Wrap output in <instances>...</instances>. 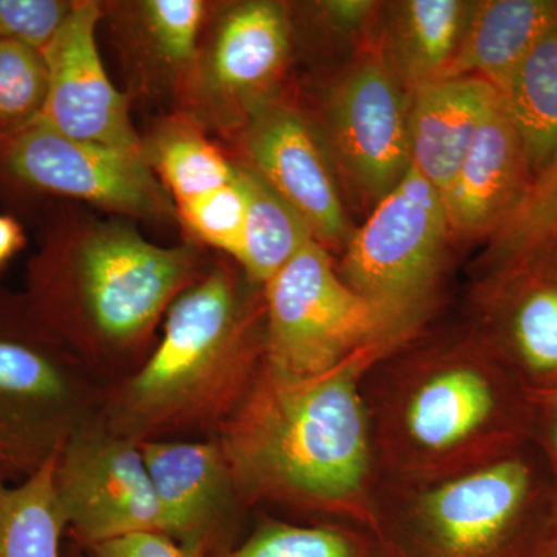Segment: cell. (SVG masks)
I'll use <instances>...</instances> for the list:
<instances>
[{"instance_id":"cell-24","label":"cell","mask_w":557,"mask_h":557,"mask_svg":"<svg viewBox=\"0 0 557 557\" xmlns=\"http://www.w3.org/2000/svg\"><path fill=\"white\" fill-rule=\"evenodd\" d=\"M219 557H384L362 528L339 522L302 523L263 518L239 545Z\"/></svg>"},{"instance_id":"cell-6","label":"cell","mask_w":557,"mask_h":557,"mask_svg":"<svg viewBox=\"0 0 557 557\" xmlns=\"http://www.w3.org/2000/svg\"><path fill=\"white\" fill-rule=\"evenodd\" d=\"M449 236L442 194L410 168L348 239L339 274L397 338H413L437 295Z\"/></svg>"},{"instance_id":"cell-9","label":"cell","mask_w":557,"mask_h":557,"mask_svg":"<svg viewBox=\"0 0 557 557\" xmlns=\"http://www.w3.org/2000/svg\"><path fill=\"white\" fill-rule=\"evenodd\" d=\"M27 304H0V438L32 471L79 423L81 392L69 362Z\"/></svg>"},{"instance_id":"cell-30","label":"cell","mask_w":557,"mask_h":557,"mask_svg":"<svg viewBox=\"0 0 557 557\" xmlns=\"http://www.w3.org/2000/svg\"><path fill=\"white\" fill-rule=\"evenodd\" d=\"M72 3L60 0H0V39L42 51L67 16Z\"/></svg>"},{"instance_id":"cell-21","label":"cell","mask_w":557,"mask_h":557,"mask_svg":"<svg viewBox=\"0 0 557 557\" xmlns=\"http://www.w3.org/2000/svg\"><path fill=\"white\" fill-rule=\"evenodd\" d=\"M58 454L17 485L0 474V557H62L67 520L54 485Z\"/></svg>"},{"instance_id":"cell-23","label":"cell","mask_w":557,"mask_h":557,"mask_svg":"<svg viewBox=\"0 0 557 557\" xmlns=\"http://www.w3.org/2000/svg\"><path fill=\"white\" fill-rule=\"evenodd\" d=\"M248 190V211L236 259L252 281L265 285L314 240L307 223L255 172L242 170Z\"/></svg>"},{"instance_id":"cell-11","label":"cell","mask_w":557,"mask_h":557,"mask_svg":"<svg viewBox=\"0 0 557 557\" xmlns=\"http://www.w3.org/2000/svg\"><path fill=\"white\" fill-rule=\"evenodd\" d=\"M0 161L11 177L42 193L135 218L160 219L171 212L143 153L64 137L36 121L0 143Z\"/></svg>"},{"instance_id":"cell-22","label":"cell","mask_w":557,"mask_h":557,"mask_svg":"<svg viewBox=\"0 0 557 557\" xmlns=\"http://www.w3.org/2000/svg\"><path fill=\"white\" fill-rule=\"evenodd\" d=\"M498 95L523 139L534 178L557 156V25Z\"/></svg>"},{"instance_id":"cell-37","label":"cell","mask_w":557,"mask_h":557,"mask_svg":"<svg viewBox=\"0 0 557 557\" xmlns=\"http://www.w3.org/2000/svg\"><path fill=\"white\" fill-rule=\"evenodd\" d=\"M541 557H557V548L553 547V545H548L547 552Z\"/></svg>"},{"instance_id":"cell-5","label":"cell","mask_w":557,"mask_h":557,"mask_svg":"<svg viewBox=\"0 0 557 557\" xmlns=\"http://www.w3.org/2000/svg\"><path fill=\"white\" fill-rule=\"evenodd\" d=\"M193 252L160 248L124 228L91 233L70 255L44 252L28 306L54 336L90 330L98 343L132 347L193 273Z\"/></svg>"},{"instance_id":"cell-17","label":"cell","mask_w":557,"mask_h":557,"mask_svg":"<svg viewBox=\"0 0 557 557\" xmlns=\"http://www.w3.org/2000/svg\"><path fill=\"white\" fill-rule=\"evenodd\" d=\"M288 51L284 9L262 0L242 3L220 24L205 69V87L219 104L249 119L269 102L267 91L281 76Z\"/></svg>"},{"instance_id":"cell-15","label":"cell","mask_w":557,"mask_h":557,"mask_svg":"<svg viewBox=\"0 0 557 557\" xmlns=\"http://www.w3.org/2000/svg\"><path fill=\"white\" fill-rule=\"evenodd\" d=\"M159 500L163 536L190 557L228 552V534L240 500L219 443H139Z\"/></svg>"},{"instance_id":"cell-18","label":"cell","mask_w":557,"mask_h":557,"mask_svg":"<svg viewBox=\"0 0 557 557\" xmlns=\"http://www.w3.org/2000/svg\"><path fill=\"white\" fill-rule=\"evenodd\" d=\"M498 91L480 78L435 81L410 91V168L448 190Z\"/></svg>"},{"instance_id":"cell-32","label":"cell","mask_w":557,"mask_h":557,"mask_svg":"<svg viewBox=\"0 0 557 557\" xmlns=\"http://www.w3.org/2000/svg\"><path fill=\"white\" fill-rule=\"evenodd\" d=\"M537 408L536 424H534V442L547 460L549 474L553 480L555 509H553L552 544L557 547V412L556 410Z\"/></svg>"},{"instance_id":"cell-8","label":"cell","mask_w":557,"mask_h":557,"mask_svg":"<svg viewBox=\"0 0 557 557\" xmlns=\"http://www.w3.org/2000/svg\"><path fill=\"white\" fill-rule=\"evenodd\" d=\"M54 485L79 548L132 534H163L141 449L104 424L79 423L70 432L58 454Z\"/></svg>"},{"instance_id":"cell-7","label":"cell","mask_w":557,"mask_h":557,"mask_svg":"<svg viewBox=\"0 0 557 557\" xmlns=\"http://www.w3.org/2000/svg\"><path fill=\"white\" fill-rule=\"evenodd\" d=\"M263 359L296 376L318 375L369 344L397 339L375 304L359 295L311 240L263 285Z\"/></svg>"},{"instance_id":"cell-20","label":"cell","mask_w":557,"mask_h":557,"mask_svg":"<svg viewBox=\"0 0 557 557\" xmlns=\"http://www.w3.org/2000/svg\"><path fill=\"white\" fill-rule=\"evenodd\" d=\"M472 2L408 0L395 7L388 61L409 94L442 78L467 27Z\"/></svg>"},{"instance_id":"cell-16","label":"cell","mask_w":557,"mask_h":557,"mask_svg":"<svg viewBox=\"0 0 557 557\" xmlns=\"http://www.w3.org/2000/svg\"><path fill=\"white\" fill-rule=\"evenodd\" d=\"M533 182L525 145L500 95L443 194L450 234L490 239L525 199Z\"/></svg>"},{"instance_id":"cell-34","label":"cell","mask_w":557,"mask_h":557,"mask_svg":"<svg viewBox=\"0 0 557 557\" xmlns=\"http://www.w3.org/2000/svg\"><path fill=\"white\" fill-rule=\"evenodd\" d=\"M24 245V234L16 220L0 215V265Z\"/></svg>"},{"instance_id":"cell-3","label":"cell","mask_w":557,"mask_h":557,"mask_svg":"<svg viewBox=\"0 0 557 557\" xmlns=\"http://www.w3.org/2000/svg\"><path fill=\"white\" fill-rule=\"evenodd\" d=\"M223 271L178 296L163 341L109 399L104 426L145 443L214 429L239 405L263 362V333Z\"/></svg>"},{"instance_id":"cell-28","label":"cell","mask_w":557,"mask_h":557,"mask_svg":"<svg viewBox=\"0 0 557 557\" xmlns=\"http://www.w3.org/2000/svg\"><path fill=\"white\" fill-rule=\"evenodd\" d=\"M180 215L200 239L236 258L248 211V190L242 170L233 182L178 205Z\"/></svg>"},{"instance_id":"cell-35","label":"cell","mask_w":557,"mask_h":557,"mask_svg":"<svg viewBox=\"0 0 557 557\" xmlns=\"http://www.w3.org/2000/svg\"><path fill=\"white\" fill-rule=\"evenodd\" d=\"M32 472L30 467L17 456L16 450L0 438V474L9 478L13 474L28 475Z\"/></svg>"},{"instance_id":"cell-26","label":"cell","mask_w":557,"mask_h":557,"mask_svg":"<svg viewBox=\"0 0 557 557\" xmlns=\"http://www.w3.org/2000/svg\"><path fill=\"white\" fill-rule=\"evenodd\" d=\"M153 161L178 205L233 182V166L203 135L186 127L164 132L153 145Z\"/></svg>"},{"instance_id":"cell-19","label":"cell","mask_w":557,"mask_h":557,"mask_svg":"<svg viewBox=\"0 0 557 557\" xmlns=\"http://www.w3.org/2000/svg\"><path fill=\"white\" fill-rule=\"evenodd\" d=\"M557 25V0L472 2L467 27L442 79L480 78L500 94L528 54Z\"/></svg>"},{"instance_id":"cell-2","label":"cell","mask_w":557,"mask_h":557,"mask_svg":"<svg viewBox=\"0 0 557 557\" xmlns=\"http://www.w3.org/2000/svg\"><path fill=\"white\" fill-rule=\"evenodd\" d=\"M362 394L380 485L458 478L534 440L530 391L475 327L413 336L373 364Z\"/></svg>"},{"instance_id":"cell-4","label":"cell","mask_w":557,"mask_h":557,"mask_svg":"<svg viewBox=\"0 0 557 557\" xmlns=\"http://www.w3.org/2000/svg\"><path fill=\"white\" fill-rule=\"evenodd\" d=\"M555 494L536 442L442 482L380 485L384 557H541L552 541Z\"/></svg>"},{"instance_id":"cell-36","label":"cell","mask_w":557,"mask_h":557,"mask_svg":"<svg viewBox=\"0 0 557 557\" xmlns=\"http://www.w3.org/2000/svg\"><path fill=\"white\" fill-rule=\"evenodd\" d=\"M534 405L539 408L552 409L557 412V388L547 392H537V394H530Z\"/></svg>"},{"instance_id":"cell-27","label":"cell","mask_w":557,"mask_h":557,"mask_svg":"<svg viewBox=\"0 0 557 557\" xmlns=\"http://www.w3.org/2000/svg\"><path fill=\"white\" fill-rule=\"evenodd\" d=\"M49 91L42 51L14 39H0V143L38 119Z\"/></svg>"},{"instance_id":"cell-29","label":"cell","mask_w":557,"mask_h":557,"mask_svg":"<svg viewBox=\"0 0 557 557\" xmlns=\"http://www.w3.org/2000/svg\"><path fill=\"white\" fill-rule=\"evenodd\" d=\"M145 20L160 53L174 64H186L197 53L205 5L200 0H150Z\"/></svg>"},{"instance_id":"cell-10","label":"cell","mask_w":557,"mask_h":557,"mask_svg":"<svg viewBox=\"0 0 557 557\" xmlns=\"http://www.w3.org/2000/svg\"><path fill=\"white\" fill-rule=\"evenodd\" d=\"M409 106L386 51L362 54L330 90V149L351 185L376 203L410 170Z\"/></svg>"},{"instance_id":"cell-12","label":"cell","mask_w":557,"mask_h":557,"mask_svg":"<svg viewBox=\"0 0 557 557\" xmlns=\"http://www.w3.org/2000/svg\"><path fill=\"white\" fill-rule=\"evenodd\" d=\"M482 333L530 394L557 388V244L480 274Z\"/></svg>"},{"instance_id":"cell-13","label":"cell","mask_w":557,"mask_h":557,"mask_svg":"<svg viewBox=\"0 0 557 557\" xmlns=\"http://www.w3.org/2000/svg\"><path fill=\"white\" fill-rule=\"evenodd\" d=\"M98 20L97 3H72L67 16L42 50L49 91L35 121L64 137L143 153L126 97L110 83L98 53L95 39Z\"/></svg>"},{"instance_id":"cell-1","label":"cell","mask_w":557,"mask_h":557,"mask_svg":"<svg viewBox=\"0 0 557 557\" xmlns=\"http://www.w3.org/2000/svg\"><path fill=\"white\" fill-rule=\"evenodd\" d=\"M401 344H369L310 376L289 375L263 359L215 431L240 504L274 505L373 536L380 479L362 383Z\"/></svg>"},{"instance_id":"cell-33","label":"cell","mask_w":557,"mask_h":557,"mask_svg":"<svg viewBox=\"0 0 557 557\" xmlns=\"http://www.w3.org/2000/svg\"><path fill=\"white\" fill-rule=\"evenodd\" d=\"M376 3L362 2V0H343V2H325L322 3L324 10L327 11L330 20L336 24L344 25V27H355L361 24L362 21L368 20L369 14H372Z\"/></svg>"},{"instance_id":"cell-25","label":"cell","mask_w":557,"mask_h":557,"mask_svg":"<svg viewBox=\"0 0 557 557\" xmlns=\"http://www.w3.org/2000/svg\"><path fill=\"white\" fill-rule=\"evenodd\" d=\"M557 244V156L531 182L525 199L507 222L487 239L482 273Z\"/></svg>"},{"instance_id":"cell-14","label":"cell","mask_w":557,"mask_h":557,"mask_svg":"<svg viewBox=\"0 0 557 557\" xmlns=\"http://www.w3.org/2000/svg\"><path fill=\"white\" fill-rule=\"evenodd\" d=\"M244 149L255 172L307 223L314 240L341 244L348 222L332 164L309 121L281 102L260 106L247 120Z\"/></svg>"},{"instance_id":"cell-31","label":"cell","mask_w":557,"mask_h":557,"mask_svg":"<svg viewBox=\"0 0 557 557\" xmlns=\"http://www.w3.org/2000/svg\"><path fill=\"white\" fill-rule=\"evenodd\" d=\"M86 557H190L163 534L141 533L84 548Z\"/></svg>"}]
</instances>
